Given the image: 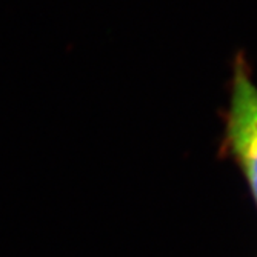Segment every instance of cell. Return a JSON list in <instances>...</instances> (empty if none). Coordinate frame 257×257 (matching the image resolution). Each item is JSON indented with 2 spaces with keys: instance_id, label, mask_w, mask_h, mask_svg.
<instances>
[{
  "instance_id": "6da1fadb",
  "label": "cell",
  "mask_w": 257,
  "mask_h": 257,
  "mask_svg": "<svg viewBox=\"0 0 257 257\" xmlns=\"http://www.w3.org/2000/svg\"><path fill=\"white\" fill-rule=\"evenodd\" d=\"M223 145L242 171L257 205V83L243 57H237L232 68Z\"/></svg>"
}]
</instances>
